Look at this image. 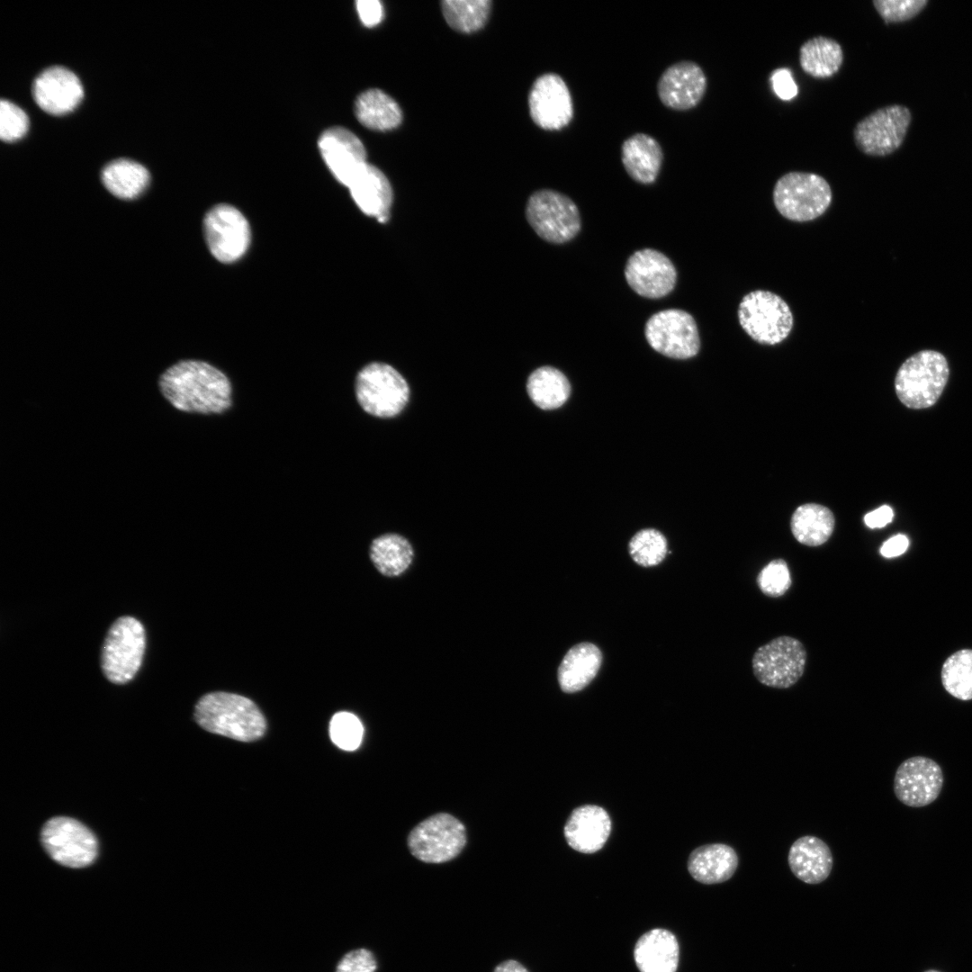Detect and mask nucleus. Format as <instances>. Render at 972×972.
<instances>
[{
  "mask_svg": "<svg viewBox=\"0 0 972 972\" xmlns=\"http://www.w3.org/2000/svg\"><path fill=\"white\" fill-rule=\"evenodd\" d=\"M158 387L164 399L184 414L221 415L233 404L230 377L202 360L186 359L174 364L160 375Z\"/></svg>",
  "mask_w": 972,
  "mask_h": 972,
  "instance_id": "nucleus-1",
  "label": "nucleus"
},
{
  "mask_svg": "<svg viewBox=\"0 0 972 972\" xmlns=\"http://www.w3.org/2000/svg\"><path fill=\"white\" fill-rule=\"evenodd\" d=\"M194 717L204 730L241 742L260 738L266 727L263 714L253 701L227 692L202 697L195 706Z\"/></svg>",
  "mask_w": 972,
  "mask_h": 972,
  "instance_id": "nucleus-2",
  "label": "nucleus"
},
{
  "mask_svg": "<svg viewBox=\"0 0 972 972\" xmlns=\"http://www.w3.org/2000/svg\"><path fill=\"white\" fill-rule=\"evenodd\" d=\"M949 376V364L941 353L922 350L901 364L895 378V391L905 407L927 409L938 401Z\"/></svg>",
  "mask_w": 972,
  "mask_h": 972,
  "instance_id": "nucleus-3",
  "label": "nucleus"
},
{
  "mask_svg": "<svg viewBox=\"0 0 972 972\" xmlns=\"http://www.w3.org/2000/svg\"><path fill=\"white\" fill-rule=\"evenodd\" d=\"M353 388L362 411L374 418L395 417L410 399V387L404 377L382 362H371L362 367L355 377Z\"/></svg>",
  "mask_w": 972,
  "mask_h": 972,
  "instance_id": "nucleus-4",
  "label": "nucleus"
},
{
  "mask_svg": "<svg viewBox=\"0 0 972 972\" xmlns=\"http://www.w3.org/2000/svg\"><path fill=\"white\" fill-rule=\"evenodd\" d=\"M778 212L795 222L811 221L822 216L832 201V191L822 176L791 171L781 176L772 192Z\"/></svg>",
  "mask_w": 972,
  "mask_h": 972,
  "instance_id": "nucleus-5",
  "label": "nucleus"
},
{
  "mask_svg": "<svg viewBox=\"0 0 972 972\" xmlns=\"http://www.w3.org/2000/svg\"><path fill=\"white\" fill-rule=\"evenodd\" d=\"M737 317L744 332L761 345L780 344L794 326L793 313L787 302L766 290L745 294L739 303Z\"/></svg>",
  "mask_w": 972,
  "mask_h": 972,
  "instance_id": "nucleus-6",
  "label": "nucleus"
},
{
  "mask_svg": "<svg viewBox=\"0 0 972 972\" xmlns=\"http://www.w3.org/2000/svg\"><path fill=\"white\" fill-rule=\"evenodd\" d=\"M145 630L132 616H122L109 628L101 653L106 679L115 684L130 681L138 672L145 652Z\"/></svg>",
  "mask_w": 972,
  "mask_h": 972,
  "instance_id": "nucleus-7",
  "label": "nucleus"
},
{
  "mask_svg": "<svg viewBox=\"0 0 972 972\" xmlns=\"http://www.w3.org/2000/svg\"><path fill=\"white\" fill-rule=\"evenodd\" d=\"M526 217L535 232L545 241L561 244L573 238L580 230L576 203L552 189H540L528 198Z\"/></svg>",
  "mask_w": 972,
  "mask_h": 972,
  "instance_id": "nucleus-8",
  "label": "nucleus"
},
{
  "mask_svg": "<svg viewBox=\"0 0 972 972\" xmlns=\"http://www.w3.org/2000/svg\"><path fill=\"white\" fill-rule=\"evenodd\" d=\"M806 659V648L798 639L781 635L756 650L752 660L753 675L767 687L788 688L803 676Z\"/></svg>",
  "mask_w": 972,
  "mask_h": 972,
  "instance_id": "nucleus-9",
  "label": "nucleus"
},
{
  "mask_svg": "<svg viewBox=\"0 0 972 972\" xmlns=\"http://www.w3.org/2000/svg\"><path fill=\"white\" fill-rule=\"evenodd\" d=\"M912 122V112L902 104L878 108L859 121L853 140L860 152L871 157H886L903 144Z\"/></svg>",
  "mask_w": 972,
  "mask_h": 972,
  "instance_id": "nucleus-10",
  "label": "nucleus"
},
{
  "mask_svg": "<svg viewBox=\"0 0 972 972\" xmlns=\"http://www.w3.org/2000/svg\"><path fill=\"white\" fill-rule=\"evenodd\" d=\"M465 844L464 825L446 813H438L423 820L408 837L410 853L426 863L449 861L461 853Z\"/></svg>",
  "mask_w": 972,
  "mask_h": 972,
  "instance_id": "nucleus-11",
  "label": "nucleus"
},
{
  "mask_svg": "<svg viewBox=\"0 0 972 972\" xmlns=\"http://www.w3.org/2000/svg\"><path fill=\"white\" fill-rule=\"evenodd\" d=\"M40 839L50 858L60 865L78 868L94 862L98 845L94 833L79 821L57 816L43 825Z\"/></svg>",
  "mask_w": 972,
  "mask_h": 972,
  "instance_id": "nucleus-12",
  "label": "nucleus"
},
{
  "mask_svg": "<svg viewBox=\"0 0 972 972\" xmlns=\"http://www.w3.org/2000/svg\"><path fill=\"white\" fill-rule=\"evenodd\" d=\"M644 334L658 353L674 359H688L700 349L698 328L694 318L680 309L656 312L647 320Z\"/></svg>",
  "mask_w": 972,
  "mask_h": 972,
  "instance_id": "nucleus-13",
  "label": "nucleus"
},
{
  "mask_svg": "<svg viewBox=\"0 0 972 972\" xmlns=\"http://www.w3.org/2000/svg\"><path fill=\"white\" fill-rule=\"evenodd\" d=\"M202 230L211 254L221 263L238 260L249 247L248 221L230 204L219 203L212 207L204 215Z\"/></svg>",
  "mask_w": 972,
  "mask_h": 972,
  "instance_id": "nucleus-14",
  "label": "nucleus"
},
{
  "mask_svg": "<svg viewBox=\"0 0 972 972\" xmlns=\"http://www.w3.org/2000/svg\"><path fill=\"white\" fill-rule=\"evenodd\" d=\"M528 108L538 127L547 130L566 127L573 117V104L563 78L553 72L539 76L529 91Z\"/></svg>",
  "mask_w": 972,
  "mask_h": 972,
  "instance_id": "nucleus-15",
  "label": "nucleus"
},
{
  "mask_svg": "<svg viewBox=\"0 0 972 972\" xmlns=\"http://www.w3.org/2000/svg\"><path fill=\"white\" fill-rule=\"evenodd\" d=\"M943 786L940 766L933 760L914 756L904 760L894 778L897 799L911 807L930 805L939 796Z\"/></svg>",
  "mask_w": 972,
  "mask_h": 972,
  "instance_id": "nucleus-16",
  "label": "nucleus"
},
{
  "mask_svg": "<svg viewBox=\"0 0 972 972\" xmlns=\"http://www.w3.org/2000/svg\"><path fill=\"white\" fill-rule=\"evenodd\" d=\"M628 285L639 295L657 299L670 293L677 281V271L662 252L644 248L632 254L626 265Z\"/></svg>",
  "mask_w": 972,
  "mask_h": 972,
  "instance_id": "nucleus-17",
  "label": "nucleus"
},
{
  "mask_svg": "<svg viewBox=\"0 0 972 972\" xmlns=\"http://www.w3.org/2000/svg\"><path fill=\"white\" fill-rule=\"evenodd\" d=\"M707 87L702 68L691 60H680L669 66L657 82V94L662 104L675 111L696 107L703 99Z\"/></svg>",
  "mask_w": 972,
  "mask_h": 972,
  "instance_id": "nucleus-18",
  "label": "nucleus"
},
{
  "mask_svg": "<svg viewBox=\"0 0 972 972\" xmlns=\"http://www.w3.org/2000/svg\"><path fill=\"white\" fill-rule=\"evenodd\" d=\"M318 146L332 175L346 187L367 164L362 141L344 127L335 126L323 131Z\"/></svg>",
  "mask_w": 972,
  "mask_h": 972,
  "instance_id": "nucleus-19",
  "label": "nucleus"
},
{
  "mask_svg": "<svg viewBox=\"0 0 972 972\" xmlns=\"http://www.w3.org/2000/svg\"><path fill=\"white\" fill-rule=\"evenodd\" d=\"M32 94L41 109L50 113L61 114L79 104L84 90L74 72L62 66H52L36 76Z\"/></svg>",
  "mask_w": 972,
  "mask_h": 972,
  "instance_id": "nucleus-20",
  "label": "nucleus"
},
{
  "mask_svg": "<svg viewBox=\"0 0 972 972\" xmlns=\"http://www.w3.org/2000/svg\"><path fill=\"white\" fill-rule=\"evenodd\" d=\"M611 820L605 809L594 805L575 808L568 818L563 833L567 843L582 853H594L606 843Z\"/></svg>",
  "mask_w": 972,
  "mask_h": 972,
  "instance_id": "nucleus-21",
  "label": "nucleus"
},
{
  "mask_svg": "<svg viewBox=\"0 0 972 972\" xmlns=\"http://www.w3.org/2000/svg\"><path fill=\"white\" fill-rule=\"evenodd\" d=\"M788 863L799 880L816 885L829 877L832 869L833 857L826 842L816 836L805 835L796 839L790 846Z\"/></svg>",
  "mask_w": 972,
  "mask_h": 972,
  "instance_id": "nucleus-22",
  "label": "nucleus"
},
{
  "mask_svg": "<svg viewBox=\"0 0 972 972\" xmlns=\"http://www.w3.org/2000/svg\"><path fill=\"white\" fill-rule=\"evenodd\" d=\"M357 207L367 216L384 223L389 220L393 193L386 176L375 166L367 163L348 186Z\"/></svg>",
  "mask_w": 972,
  "mask_h": 972,
  "instance_id": "nucleus-23",
  "label": "nucleus"
},
{
  "mask_svg": "<svg viewBox=\"0 0 972 972\" xmlns=\"http://www.w3.org/2000/svg\"><path fill=\"white\" fill-rule=\"evenodd\" d=\"M679 956L676 936L662 928L644 933L634 949V962L640 972H676Z\"/></svg>",
  "mask_w": 972,
  "mask_h": 972,
  "instance_id": "nucleus-24",
  "label": "nucleus"
},
{
  "mask_svg": "<svg viewBox=\"0 0 972 972\" xmlns=\"http://www.w3.org/2000/svg\"><path fill=\"white\" fill-rule=\"evenodd\" d=\"M621 161L628 176L637 183H653L663 162V151L652 136L638 132L624 140Z\"/></svg>",
  "mask_w": 972,
  "mask_h": 972,
  "instance_id": "nucleus-25",
  "label": "nucleus"
},
{
  "mask_svg": "<svg viewBox=\"0 0 972 972\" xmlns=\"http://www.w3.org/2000/svg\"><path fill=\"white\" fill-rule=\"evenodd\" d=\"M739 858L735 850L724 843H711L695 849L688 860V870L698 882L713 885L729 880L735 873Z\"/></svg>",
  "mask_w": 972,
  "mask_h": 972,
  "instance_id": "nucleus-26",
  "label": "nucleus"
},
{
  "mask_svg": "<svg viewBox=\"0 0 972 972\" xmlns=\"http://www.w3.org/2000/svg\"><path fill=\"white\" fill-rule=\"evenodd\" d=\"M601 662L602 653L595 644L584 642L572 646L558 668L561 689L566 693L581 690L595 678Z\"/></svg>",
  "mask_w": 972,
  "mask_h": 972,
  "instance_id": "nucleus-27",
  "label": "nucleus"
},
{
  "mask_svg": "<svg viewBox=\"0 0 972 972\" xmlns=\"http://www.w3.org/2000/svg\"><path fill=\"white\" fill-rule=\"evenodd\" d=\"M358 122L374 130H391L402 121V112L397 102L381 89L371 88L361 93L355 102Z\"/></svg>",
  "mask_w": 972,
  "mask_h": 972,
  "instance_id": "nucleus-28",
  "label": "nucleus"
},
{
  "mask_svg": "<svg viewBox=\"0 0 972 972\" xmlns=\"http://www.w3.org/2000/svg\"><path fill=\"white\" fill-rule=\"evenodd\" d=\"M843 60L842 47L830 37H812L799 48V65L806 74L814 78L832 76L842 68Z\"/></svg>",
  "mask_w": 972,
  "mask_h": 972,
  "instance_id": "nucleus-29",
  "label": "nucleus"
},
{
  "mask_svg": "<svg viewBox=\"0 0 972 972\" xmlns=\"http://www.w3.org/2000/svg\"><path fill=\"white\" fill-rule=\"evenodd\" d=\"M834 524L833 514L828 508L807 503L796 509L790 526L794 537L799 543L807 546H819L830 538Z\"/></svg>",
  "mask_w": 972,
  "mask_h": 972,
  "instance_id": "nucleus-30",
  "label": "nucleus"
},
{
  "mask_svg": "<svg viewBox=\"0 0 972 972\" xmlns=\"http://www.w3.org/2000/svg\"><path fill=\"white\" fill-rule=\"evenodd\" d=\"M101 177L106 189L121 199L136 198L149 182L148 169L129 158H118L108 163L103 168Z\"/></svg>",
  "mask_w": 972,
  "mask_h": 972,
  "instance_id": "nucleus-31",
  "label": "nucleus"
},
{
  "mask_svg": "<svg viewBox=\"0 0 972 972\" xmlns=\"http://www.w3.org/2000/svg\"><path fill=\"white\" fill-rule=\"evenodd\" d=\"M526 392L535 405L549 410L561 407L568 400L571 385L560 370L545 365L528 376Z\"/></svg>",
  "mask_w": 972,
  "mask_h": 972,
  "instance_id": "nucleus-32",
  "label": "nucleus"
},
{
  "mask_svg": "<svg viewBox=\"0 0 972 972\" xmlns=\"http://www.w3.org/2000/svg\"><path fill=\"white\" fill-rule=\"evenodd\" d=\"M370 559L383 575L399 576L411 564L414 551L410 543L398 534H384L374 538L369 549Z\"/></svg>",
  "mask_w": 972,
  "mask_h": 972,
  "instance_id": "nucleus-33",
  "label": "nucleus"
},
{
  "mask_svg": "<svg viewBox=\"0 0 972 972\" xmlns=\"http://www.w3.org/2000/svg\"><path fill=\"white\" fill-rule=\"evenodd\" d=\"M490 0H444L441 10L447 24L459 32H474L484 26L491 10Z\"/></svg>",
  "mask_w": 972,
  "mask_h": 972,
  "instance_id": "nucleus-34",
  "label": "nucleus"
},
{
  "mask_svg": "<svg viewBox=\"0 0 972 972\" xmlns=\"http://www.w3.org/2000/svg\"><path fill=\"white\" fill-rule=\"evenodd\" d=\"M941 680L954 698L972 699V650L964 649L950 655L942 666Z\"/></svg>",
  "mask_w": 972,
  "mask_h": 972,
  "instance_id": "nucleus-35",
  "label": "nucleus"
},
{
  "mask_svg": "<svg viewBox=\"0 0 972 972\" xmlns=\"http://www.w3.org/2000/svg\"><path fill=\"white\" fill-rule=\"evenodd\" d=\"M629 553L639 565L651 567L659 564L667 554V540L655 529H643L629 542Z\"/></svg>",
  "mask_w": 972,
  "mask_h": 972,
  "instance_id": "nucleus-36",
  "label": "nucleus"
},
{
  "mask_svg": "<svg viewBox=\"0 0 972 972\" xmlns=\"http://www.w3.org/2000/svg\"><path fill=\"white\" fill-rule=\"evenodd\" d=\"M363 733L361 721L352 713L338 712L330 720V739L342 750H356L361 743Z\"/></svg>",
  "mask_w": 972,
  "mask_h": 972,
  "instance_id": "nucleus-37",
  "label": "nucleus"
},
{
  "mask_svg": "<svg viewBox=\"0 0 972 972\" xmlns=\"http://www.w3.org/2000/svg\"><path fill=\"white\" fill-rule=\"evenodd\" d=\"M757 584L760 591L770 598L784 595L792 584L788 566L783 559L770 561L759 572Z\"/></svg>",
  "mask_w": 972,
  "mask_h": 972,
  "instance_id": "nucleus-38",
  "label": "nucleus"
},
{
  "mask_svg": "<svg viewBox=\"0 0 972 972\" xmlns=\"http://www.w3.org/2000/svg\"><path fill=\"white\" fill-rule=\"evenodd\" d=\"M928 0H873L872 4L887 23H898L917 16L928 4Z\"/></svg>",
  "mask_w": 972,
  "mask_h": 972,
  "instance_id": "nucleus-39",
  "label": "nucleus"
},
{
  "mask_svg": "<svg viewBox=\"0 0 972 972\" xmlns=\"http://www.w3.org/2000/svg\"><path fill=\"white\" fill-rule=\"evenodd\" d=\"M29 119L25 112L9 100L0 102V137L6 141L21 138L27 131Z\"/></svg>",
  "mask_w": 972,
  "mask_h": 972,
  "instance_id": "nucleus-40",
  "label": "nucleus"
},
{
  "mask_svg": "<svg viewBox=\"0 0 972 972\" xmlns=\"http://www.w3.org/2000/svg\"><path fill=\"white\" fill-rule=\"evenodd\" d=\"M376 968L374 954L366 949H357L342 957L335 972H374Z\"/></svg>",
  "mask_w": 972,
  "mask_h": 972,
  "instance_id": "nucleus-41",
  "label": "nucleus"
},
{
  "mask_svg": "<svg viewBox=\"0 0 972 972\" xmlns=\"http://www.w3.org/2000/svg\"><path fill=\"white\" fill-rule=\"evenodd\" d=\"M772 90L783 101L793 99L798 93V87L788 68H777L770 76Z\"/></svg>",
  "mask_w": 972,
  "mask_h": 972,
  "instance_id": "nucleus-42",
  "label": "nucleus"
},
{
  "mask_svg": "<svg viewBox=\"0 0 972 972\" xmlns=\"http://www.w3.org/2000/svg\"><path fill=\"white\" fill-rule=\"evenodd\" d=\"M356 10L360 20L366 27H374L383 18V7L378 0H357Z\"/></svg>",
  "mask_w": 972,
  "mask_h": 972,
  "instance_id": "nucleus-43",
  "label": "nucleus"
},
{
  "mask_svg": "<svg viewBox=\"0 0 972 972\" xmlns=\"http://www.w3.org/2000/svg\"><path fill=\"white\" fill-rule=\"evenodd\" d=\"M893 509L887 505H883L866 514L864 522L869 528H880L889 524L893 520Z\"/></svg>",
  "mask_w": 972,
  "mask_h": 972,
  "instance_id": "nucleus-44",
  "label": "nucleus"
},
{
  "mask_svg": "<svg viewBox=\"0 0 972 972\" xmlns=\"http://www.w3.org/2000/svg\"><path fill=\"white\" fill-rule=\"evenodd\" d=\"M909 540L904 535H896L882 544L880 554L886 558L896 557L903 554L908 548Z\"/></svg>",
  "mask_w": 972,
  "mask_h": 972,
  "instance_id": "nucleus-45",
  "label": "nucleus"
},
{
  "mask_svg": "<svg viewBox=\"0 0 972 972\" xmlns=\"http://www.w3.org/2000/svg\"><path fill=\"white\" fill-rule=\"evenodd\" d=\"M493 972H528L527 969L516 960H506L499 964Z\"/></svg>",
  "mask_w": 972,
  "mask_h": 972,
  "instance_id": "nucleus-46",
  "label": "nucleus"
},
{
  "mask_svg": "<svg viewBox=\"0 0 972 972\" xmlns=\"http://www.w3.org/2000/svg\"><path fill=\"white\" fill-rule=\"evenodd\" d=\"M925 972H940V971H938V970H933V969H930V970H927V971H925Z\"/></svg>",
  "mask_w": 972,
  "mask_h": 972,
  "instance_id": "nucleus-47",
  "label": "nucleus"
}]
</instances>
